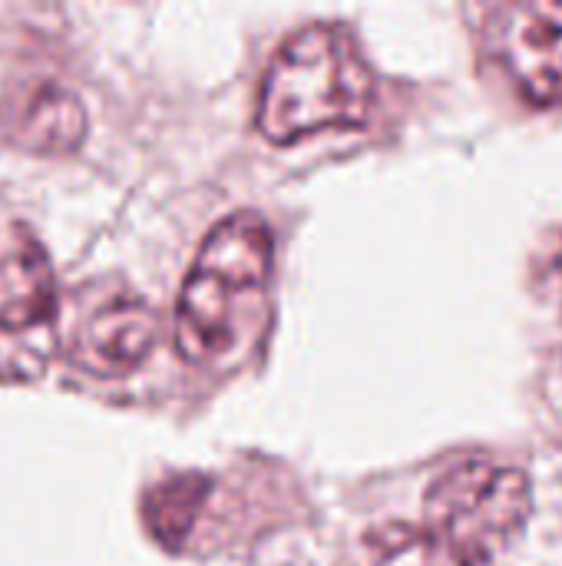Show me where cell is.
I'll return each mask as SVG.
<instances>
[{"mask_svg": "<svg viewBox=\"0 0 562 566\" xmlns=\"http://www.w3.org/2000/svg\"><path fill=\"white\" fill-rule=\"evenodd\" d=\"M530 511L533 494L527 474L490 458L457 461L427 491V531L470 566L500 557L523 531Z\"/></svg>", "mask_w": 562, "mask_h": 566, "instance_id": "3957f363", "label": "cell"}, {"mask_svg": "<svg viewBox=\"0 0 562 566\" xmlns=\"http://www.w3.org/2000/svg\"><path fill=\"white\" fill-rule=\"evenodd\" d=\"M351 566H470L434 531L384 524L361 537Z\"/></svg>", "mask_w": 562, "mask_h": 566, "instance_id": "ba28073f", "label": "cell"}, {"mask_svg": "<svg viewBox=\"0 0 562 566\" xmlns=\"http://www.w3.org/2000/svg\"><path fill=\"white\" fill-rule=\"evenodd\" d=\"M83 106L60 86L36 90L23 106L13 126V136L36 153H63L73 149L83 136Z\"/></svg>", "mask_w": 562, "mask_h": 566, "instance_id": "52a82bcc", "label": "cell"}, {"mask_svg": "<svg viewBox=\"0 0 562 566\" xmlns=\"http://www.w3.org/2000/svg\"><path fill=\"white\" fill-rule=\"evenodd\" d=\"M56 308V279L40 239L10 222L0 229V328H33Z\"/></svg>", "mask_w": 562, "mask_h": 566, "instance_id": "8992f818", "label": "cell"}, {"mask_svg": "<svg viewBox=\"0 0 562 566\" xmlns=\"http://www.w3.org/2000/svg\"><path fill=\"white\" fill-rule=\"evenodd\" d=\"M374 106V73L354 36L311 23L275 53L258 93V133L288 146L335 126H361Z\"/></svg>", "mask_w": 562, "mask_h": 566, "instance_id": "6da1fadb", "label": "cell"}, {"mask_svg": "<svg viewBox=\"0 0 562 566\" xmlns=\"http://www.w3.org/2000/svg\"><path fill=\"white\" fill-rule=\"evenodd\" d=\"M494 50L533 106H553L562 99V3L560 0H520L503 3L490 17Z\"/></svg>", "mask_w": 562, "mask_h": 566, "instance_id": "277c9868", "label": "cell"}, {"mask_svg": "<svg viewBox=\"0 0 562 566\" xmlns=\"http://www.w3.org/2000/svg\"><path fill=\"white\" fill-rule=\"evenodd\" d=\"M205 494H209V481L202 478H172L159 488L149 491L146 497V521H149V531L166 544V547H182V541L192 534L199 514H202V504H205Z\"/></svg>", "mask_w": 562, "mask_h": 566, "instance_id": "9c48e42d", "label": "cell"}, {"mask_svg": "<svg viewBox=\"0 0 562 566\" xmlns=\"http://www.w3.org/2000/svg\"><path fill=\"white\" fill-rule=\"evenodd\" d=\"M156 338V312L136 295H113L83 322L73 355L96 375H126L149 358Z\"/></svg>", "mask_w": 562, "mask_h": 566, "instance_id": "5b68a950", "label": "cell"}, {"mask_svg": "<svg viewBox=\"0 0 562 566\" xmlns=\"http://www.w3.org/2000/svg\"><path fill=\"white\" fill-rule=\"evenodd\" d=\"M272 275V232L258 212L225 216L199 245L176 302L182 358L209 365L229 355Z\"/></svg>", "mask_w": 562, "mask_h": 566, "instance_id": "7a4b0ae2", "label": "cell"}]
</instances>
